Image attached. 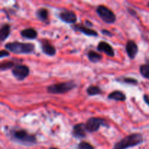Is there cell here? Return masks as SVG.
I'll use <instances>...</instances> for the list:
<instances>
[{
  "label": "cell",
  "instance_id": "cell-15",
  "mask_svg": "<svg viewBox=\"0 0 149 149\" xmlns=\"http://www.w3.org/2000/svg\"><path fill=\"white\" fill-rule=\"evenodd\" d=\"M108 98L110 100H116V101H125L126 100V95L125 93L121 91H113L108 96Z\"/></svg>",
  "mask_w": 149,
  "mask_h": 149
},
{
  "label": "cell",
  "instance_id": "cell-13",
  "mask_svg": "<svg viewBox=\"0 0 149 149\" xmlns=\"http://www.w3.org/2000/svg\"><path fill=\"white\" fill-rule=\"evenodd\" d=\"M74 29H75V30L81 32V33H83L84 34L87 35V36H97V31L93 30V29H89L87 26H83V25H76V26H74Z\"/></svg>",
  "mask_w": 149,
  "mask_h": 149
},
{
  "label": "cell",
  "instance_id": "cell-5",
  "mask_svg": "<svg viewBox=\"0 0 149 149\" xmlns=\"http://www.w3.org/2000/svg\"><path fill=\"white\" fill-rule=\"evenodd\" d=\"M97 13L100 18L106 23L111 24L116 20V15L114 13L105 5H99L97 8Z\"/></svg>",
  "mask_w": 149,
  "mask_h": 149
},
{
  "label": "cell",
  "instance_id": "cell-27",
  "mask_svg": "<svg viewBox=\"0 0 149 149\" xmlns=\"http://www.w3.org/2000/svg\"><path fill=\"white\" fill-rule=\"evenodd\" d=\"M49 149H58V148H50Z\"/></svg>",
  "mask_w": 149,
  "mask_h": 149
},
{
  "label": "cell",
  "instance_id": "cell-12",
  "mask_svg": "<svg viewBox=\"0 0 149 149\" xmlns=\"http://www.w3.org/2000/svg\"><path fill=\"white\" fill-rule=\"evenodd\" d=\"M41 46H42V52L45 55H49V56H53V55H55L56 54V49H55V48L48 41H42Z\"/></svg>",
  "mask_w": 149,
  "mask_h": 149
},
{
  "label": "cell",
  "instance_id": "cell-11",
  "mask_svg": "<svg viewBox=\"0 0 149 149\" xmlns=\"http://www.w3.org/2000/svg\"><path fill=\"white\" fill-rule=\"evenodd\" d=\"M97 50L104 52L105 54L110 57H113L115 55V52L113 47L109 43L103 42V41L99 42L98 45H97Z\"/></svg>",
  "mask_w": 149,
  "mask_h": 149
},
{
  "label": "cell",
  "instance_id": "cell-3",
  "mask_svg": "<svg viewBox=\"0 0 149 149\" xmlns=\"http://www.w3.org/2000/svg\"><path fill=\"white\" fill-rule=\"evenodd\" d=\"M13 137L17 141L26 145H32L36 143V138L35 135H31L25 130H18L13 131Z\"/></svg>",
  "mask_w": 149,
  "mask_h": 149
},
{
  "label": "cell",
  "instance_id": "cell-24",
  "mask_svg": "<svg viewBox=\"0 0 149 149\" xmlns=\"http://www.w3.org/2000/svg\"><path fill=\"white\" fill-rule=\"evenodd\" d=\"M10 55V52L5 50H0V58H4V57H8Z\"/></svg>",
  "mask_w": 149,
  "mask_h": 149
},
{
  "label": "cell",
  "instance_id": "cell-25",
  "mask_svg": "<svg viewBox=\"0 0 149 149\" xmlns=\"http://www.w3.org/2000/svg\"><path fill=\"white\" fill-rule=\"evenodd\" d=\"M143 100L145 103L149 106V96L148 95H143Z\"/></svg>",
  "mask_w": 149,
  "mask_h": 149
},
{
  "label": "cell",
  "instance_id": "cell-26",
  "mask_svg": "<svg viewBox=\"0 0 149 149\" xmlns=\"http://www.w3.org/2000/svg\"><path fill=\"white\" fill-rule=\"evenodd\" d=\"M102 33H103V35H106V36H111V33L109 32V31H106V30H103L102 31Z\"/></svg>",
  "mask_w": 149,
  "mask_h": 149
},
{
  "label": "cell",
  "instance_id": "cell-1",
  "mask_svg": "<svg viewBox=\"0 0 149 149\" xmlns=\"http://www.w3.org/2000/svg\"><path fill=\"white\" fill-rule=\"evenodd\" d=\"M143 142V137L140 133H132L116 143L113 149H127L137 146Z\"/></svg>",
  "mask_w": 149,
  "mask_h": 149
},
{
  "label": "cell",
  "instance_id": "cell-7",
  "mask_svg": "<svg viewBox=\"0 0 149 149\" xmlns=\"http://www.w3.org/2000/svg\"><path fill=\"white\" fill-rule=\"evenodd\" d=\"M12 73L17 80L21 81L29 77L30 70L29 67L25 65H17L12 70Z\"/></svg>",
  "mask_w": 149,
  "mask_h": 149
},
{
  "label": "cell",
  "instance_id": "cell-17",
  "mask_svg": "<svg viewBox=\"0 0 149 149\" xmlns=\"http://www.w3.org/2000/svg\"><path fill=\"white\" fill-rule=\"evenodd\" d=\"M48 10L45 8H40L36 12V16L42 21L45 22L48 20Z\"/></svg>",
  "mask_w": 149,
  "mask_h": 149
},
{
  "label": "cell",
  "instance_id": "cell-2",
  "mask_svg": "<svg viewBox=\"0 0 149 149\" xmlns=\"http://www.w3.org/2000/svg\"><path fill=\"white\" fill-rule=\"evenodd\" d=\"M5 48L15 54H31L34 51L35 46L31 43L13 42L6 44Z\"/></svg>",
  "mask_w": 149,
  "mask_h": 149
},
{
  "label": "cell",
  "instance_id": "cell-19",
  "mask_svg": "<svg viewBox=\"0 0 149 149\" xmlns=\"http://www.w3.org/2000/svg\"><path fill=\"white\" fill-rule=\"evenodd\" d=\"M87 93L90 96H95L97 95H100L102 93L101 89L97 86L91 85L87 88Z\"/></svg>",
  "mask_w": 149,
  "mask_h": 149
},
{
  "label": "cell",
  "instance_id": "cell-21",
  "mask_svg": "<svg viewBox=\"0 0 149 149\" xmlns=\"http://www.w3.org/2000/svg\"><path fill=\"white\" fill-rule=\"evenodd\" d=\"M15 63L11 61H7L0 63V70H7L14 67Z\"/></svg>",
  "mask_w": 149,
  "mask_h": 149
},
{
  "label": "cell",
  "instance_id": "cell-4",
  "mask_svg": "<svg viewBox=\"0 0 149 149\" xmlns=\"http://www.w3.org/2000/svg\"><path fill=\"white\" fill-rule=\"evenodd\" d=\"M75 87L76 84L74 81L58 83L49 86L47 87V92L50 94H63L73 90Z\"/></svg>",
  "mask_w": 149,
  "mask_h": 149
},
{
  "label": "cell",
  "instance_id": "cell-18",
  "mask_svg": "<svg viewBox=\"0 0 149 149\" xmlns=\"http://www.w3.org/2000/svg\"><path fill=\"white\" fill-rule=\"evenodd\" d=\"M89 60L91 61L92 63H97L100 61L103 58L102 55L99 54L98 52H96L95 51H90L87 54Z\"/></svg>",
  "mask_w": 149,
  "mask_h": 149
},
{
  "label": "cell",
  "instance_id": "cell-14",
  "mask_svg": "<svg viewBox=\"0 0 149 149\" xmlns=\"http://www.w3.org/2000/svg\"><path fill=\"white\" fill-rule=\"evenodd\" d=\"M20 34L23 37L28 39H34L37 37V31L32 28L24 29L20 32Z\"/></svg>",
  "mask_w": 149,
  "mask_h": 149
},
{
  "label": "cell",
  "instance_id": "cell-28",
  "mask_svg": "<svg viewBox=\"0 0 149 149\" xmlns=\"http://www.w3.org/2000/svg\"><path fill=\"white\" fill-rule=\"evenodd\" d=\"M147 62H148V64L149 65V59L148 60V61H147Z\"/></svg>",
  "mask_w": 149,
  "mask_h": 149
},
{
  "label": "cell",
  "instance_id": "cell-10",
  "mask_svg": "<svg viewBox=\"0 0 149 149\" xmlns=\"http://www.w3.org/2000/svg\"><path fill=\"white\" fill-rule=\"evenodd\" d=\"M126 52L131 59H134L138 52V45L134 41L129 40L126 44Z\"/></svg>",
  "mask_w": 149,
  "mask_h": 149
},
{
  "label": "cell",
  "instance_id": "cell-9",
  "mask_svg": "<svg viewBox=\"0 0 149 149\" xmlns=\"http://www.w3.org/2000/svg\"><path fill=\"white\" fill-rule=\"evenodd\" d=\"M86 131L84 124H77L73 127L72 135L76 138H84L86 137Z\"/></svg>",
  "mask_w": 149,
  "mask_h": 149
},
{
  "label": "cell",
  "instance_id": "cell-16",
  "mask_svg": "<svg viewBox=\"0 0 149 149\" xmlns=\"http://www.w3.org/2000/svg\"><path fill=\"white\" fill-rule=\"evenodd\" d=\"M10 33V25L5 24L0 29V42H4L5 39L8 38Z\"/></svg>",
  "mask_w": 149,
  "mask_h": 149
},
{
  "label": "cell",
  "instance_id": "cell-8",
  "mask_svg": "<svg viewBox=\"0 0 149 149\" xmlns=\"http://www.w3.org/2000/svg\"><path fill=\"white\" fill-rule=\"evenodd\" d=\"M59 17L61 20L66 23H74L77 21V15L72 11H63L60 13Z\"/></svg>",
  "mask_w": 149,
  "mask_h": 149
},
{
  "label": "cell",
  "instance_id": "cell-20",
  "mask_svg": "<svg viewBox=\"0 0 149 149\" xmlns=\"http://www.w3.org/2000/svg\"><path fill=\"white\" fill-rule=\"evenodd\" d=\"M140 73L144 78L149 80V65L148 64H143L140 67Z\"/></svg>",
  "mask_w": 149,
  "mask_h": 149
},
{
  "label": "cell",
  "instance_id": "cell-29",
  "mask_svg": "<svg viewBox=\"0 0 149 149\" xmlns=\"http://www.w3.org/2000/svg\"><path fill=\"white\" fill-rule=\"evenodd\" d=\"M147 6H148V7H149V2H148V5H147Z\"/></svg>",
  "mask_w": 149,
  "mask_h": 149
},
{
  "label": "cell",
  "instance_id": "cell-23",
  "mask_svg": "<svg viewBox=\"0 0 149 149\" xmlns=\"http://www.w3.org/2000/svg\"><path fill=\"white\" fill-rule=\"evenodd\" d=\"M123 81L125 83H127V84H138V80L135 79L133 78H130V77H125V78H123Z\"/></svg>",
  "mask_w": 149,
  "mask_h": 149
},
{
  "label": "cell",
  "instance_id": "cell-6",
  "mask_svg": "<svg viewBox=\"0 0 149 149\" xmlns=\"http://www.w3.org/2000/svg\"><path fill=\"white\" fill-rule=\"evenodd\" d=\"M84 125H85L86 130L89 132H97L101 126H109L105 119L97 117L90 118Z\"/></svg>",
  "mask_w": 149,
  "mask_h": 149
},
{
  "label": "cell",
  "instance_id": "cell-22",
  "mask_svg": "<svg viewBox=\"0 0 149 149\" xmlns=\"http://www.w3.org/2000/svg\"><path fill=\"white\" fill-rule=\"evenodd\" d=\"M77 149H95L94 147L90 144L89 143L84 142V141H82V142L80 143L78 145V147H77Z\"/></svg>",
  "mask_w": 149,
  "mask_h": 149
}]
</instances>
